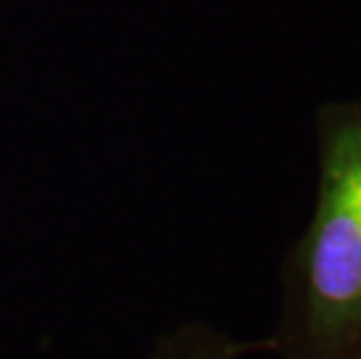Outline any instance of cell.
Returning <instances> with one entry per match:
<instances>
[{
	"label": "cell",
	"mask_w": 361,
	"mask_h": 359,
	"mask_svg": "<svg viewBox=\"0 0 361 359\" xmlns=\"http://www.w3.org/2000/svg\"><path fill=\"white\" fill-rule=\"evenodd\" d=\"M317 198L282 269L271 350L282 359H361V101L317 110Z\"/></svg>",
	"instance_id": "6da1fadb"
},
{
	"label": "cell",
	"mask_w": 361,
	"mask_h": 359,
	"mask_svg": "<svg viewBox=\"0 0 361 359\" xmlns=\"http://www.w3.org/2000/svg\"><path fill=\"white\" fill-rule=\"evenodd\" d=\"M255 350H271V341H233L203 322H191L164 336L149 359H243Z\"/></svg>",
	"instance_id": "7a4b0ae2"
}]
</instances>
